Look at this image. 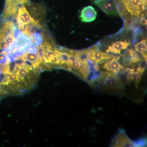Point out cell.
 Listing matches in <instances>:
<instances>
[{
	"instance_id": "cell-8",
	"label": "cell",
	"mask_w": 147,
	"mask_h": 147,
	"mask_svg": "<svg viewBox=\"0 0 147 147\" xmlns=\"http://www.w3.org/2000/svg\"><path fill=\"white\" fill-rule=\"evenodd\" d=\"M127 79L133 81L137 86L141 79V74L138 71H135L134 69H128Z\"/></svg>"
},
{
	"instance_id": "cell-18",
	"label": "cell",
	"mask_w": 147,
	"mask_h": 147,
	"mask_svg": "<svg viewBox=\"0 0 147 147\" xmlns=\"http://www.w3.org/2000/svg\"><path fill=\"white\" fill-rule=\"evenodd\" d=\"M45 54H46L47 57L50 59L55 56V52H54V51H53L52 49L47 50V52L45 53Z\"/></svg>"
},
{
	"instance_id": "cell-4",
	"label": "cell",
	"mask_w": 147,
	"mask_h": 147,
	"mask_svg": "<svg viewBox=\"0 0 147 147\" xmlns=\"http://www.w3.org/2000/svg\"><path fill=\"white\" fill-rule=\"evenodd\" d=\"M26 5H21V6H19V8H18L17 24L19 30L22 26L28 24L33 19L30 15L28 11L27 10Z\"/></svg>"
},
{
	"instance_id": "cell-2",
	"label": "cell",
	"mask_w": 147,
	"mask_h": 147,
	"mask_svg": "<svg viewBox=\"0 0 147 147\" xmlns=\"http://www.w3.org/2000/svg\"><path fill=\"white\" fill-rule=\"evenodd\" d=\"M92 3L109 16H117L115 5L113 0H91Z\"/></svg>"
},
{
	"instance_id": "cell-15",
	"label": "cell",
	"mask_w": 147,
	"mask_h": 147,
	"mask_svg": "<svg viewBox=\"0 0 147 147\" xmlns=\"http://www.w3.org/2000/svg\"><path fill=\"white\" fill-rule=\"evenodd\" d=\"M28 71L27 69L23 67H22L18 69V71L16 72V74H17L19 77L25 78L28 75Z\"/></svg>"
},
{
	"instance_id": "cell-14",
	"label": "cell",
	"mask_w": 147,
	"mask_h": 147,
	"mask_svg": "<svg viewBox=\"0 0 147 147\" xmlns=\"http://www.w3.org/2000/svg\"><path fill=\"white\" fill-rule=\"evenodd\" d=\"M57 65H58V67H59V68L67 70V71H72L71 66L67 62L65 61H60L59 63Z\"/></svg>"
},
{
	"instance_id": "cell-12",
	"label": "cell",
	"mask_w": 147,
	"mask_h": 147,
	"mask_svg": "<svg viewBox=\"0 0 147 147\" xmlns=\"http://www.w3.org/2000/svg\"><path fill=\"white\" fill-rule=\"evenodd\" d=\"M108 74L105 79V84L106 86H115L117 83V79L116 76L111 73Z\"/></svg>"
},
{
	"instance_id": "cell-6",
	"label": "cell",
	"mask_w": 147,
	"mask_h": 147,
	"mask_svg": "<svg viewBox=\"0 0 147 147\" xmlns=\"http://www.w3.org/2000/svg\"><path fill=\"white\" fill-rule=\"evenodd\" d=\"M130 44V42L126 40L117 41L109 46L106 52L107 53L119 55L122 50L126 49Z\"/></svg>"
},
{
	"instance_id": "cell-10",
	"label": "cell",
	"mask_w": 147,
	"mask_h": 147,
	"mask_svg": "<svg viewBox=\"0 0 147 147\" xmlns=\"http://www.w3.org/2000/svg\"><path fill=\"white\" fill-rule=\"evenodd\" d=\"M127 57L129 59V63H136L140 61L139 55L134 50L129 49L126 53Z\"/></svg>"
},
{
	"instance_id": "cell-11",
	"label": "cell",
	"mask_w": 147,
	"mask_h": 147,
	"mask_svg": "<svg viewBox=\"0 0 147 147\" xmlns=\"http://www.w3.org/2000/svg\"><path fill=\"white\" fill-rule=\"evenodd\" d=\"M29 0H5V6H19L23 4H28Z\"/></svg>"
},
{
	"instance_id": "cell-1",
	"label": "cell",
	"mask_w": 147,
	"mask_h": 147,
	"mask_svg": "<svg viewBox=\"0 0 147 147\" xmlns=\"http://www.w3.org/2000/svg\"><path fill=\"white\" fill-rule=\"evenodd\" d=\"M127 10L138 16L146 9L147 0H119Z\"/></svg>"
},
{
	"instance_id": "cell-5",
	"label": "cell",
	"mask_w": 147,
	"mask_h": 147,
	"mask_svg": "<svg viewBox=\"0 0 147 147\" xmlns=\"http://www.w3.org/2000/svg\"><path fill=\"white\" fill-rule=\"evenodd\" d=\"M97 16V11L92 6H88L82 9L80 13V19L82 22L90 23L95 20Z\"/></svg>"
},
{
	"instance_id": "cell-13",
	"label": "cell",
	"mask_w": 147,
	"mask_h": 147,
	"mask_svg": "<svg viewBox=\"0 0 147 147\" xmlns=\"http://www.w3.org/2000/svg\"><path fill=\"white\" fill-rule=\"evenodd\" d=\"M15 40H16V38L14 37V34H8L7 35L4 40L7 43L9 47H11L13 45Z\"/></svg>"
},
{
	"instance_id": "cell-16",
	"label": "cell",
	"mask_w": 147,
	"mask_h": 147,
	"mask_svg": "<svg viewBox=\"0 0 147 147\" xmlns=\"http://www.w3.org/2000/svg\"><path fill=\"white\" fill-rule=\"evenodd\" d=\"M79 59V58L77 57H76L75 55L70 54L68 57V60H67V62L70 65L73 63L74 62H75V61L78 60Z\"/></svg>"
},
{
	"instance_id": "cell-7",
	"label": "cell",
	"mask_w": 147,
	"mask_h": 147,
	"mask_svg": "<svg viewBox=\"0 0 147 147\" xmlns=\"http://www.w3.org/2000/svg\"><path fill=\"white\" fill-rule=\"evenodd\" d=\"M118 58L113 57L111 60L106 62L102 67L107 71H111L114 73H118L123 68L118 61Z\"/></svg>"
},
{
	"instance_id": "cell-9",
	"label": "cell",
	"mask_w": 147,
	"mask_h": 147,
	"mask_svg": "<svg viewBox=\"0 0 147 147\" xmlns=\"http://www.w3.org/2000/svg\"><path fill=\"white\" fill-rule=\"evenodd\" d=\"M134 49L137 52L142 54V55L146 54L147 51V40L143 39L140 42L136 43L134 45Z\"/></svg>"
},
{
	"instance_id": "cell-3",
	"label": "cell",
	"mask_w": 147,
	"mask_h": 147,
	"mask_svg": "<svg viewBox=\"0 0 147 147\" xmlns=\"http://www.w3.org/2000/svg\"><path fill=\"white\" fill-rule=\"evenodd\" d=\"M113 57V55L93 49L89 50L86 58L88 60L93 63H101L109 60Z\"/></svg>"
},
{
	"instance_id": "cell-19",
	"label": "cell",
	"mask_w": 147,
	"mask_h": 147,
	"mask_svg": "<svg viewBox=\"0 0 147 147\" xmlns=\"http://www.w3.org/2000/svg\"><path fill=\"white\" fill-rule=\"evenodd\" d=\"M136 70H137V71H138L141 75H142L143 72L145 71V68L144 67H138V68Z\"/></svg>"
},
{
	"instance_id": "cell-17",
	"label": "cell",
	"mask_w": 147,
	"mask_h": 147,
	"mask_svg": "<svg viewBox=\"0 0 147 147\" xmlns=\"http://www.w3.org/2000/svg\"><path fill=\"white\" fill-rule=\"evenodd\" d=\"M59 59L57 57L55 56L51 58H50V63L52 64H58L60 62Z\"/></svg>"
}]
</instances>
